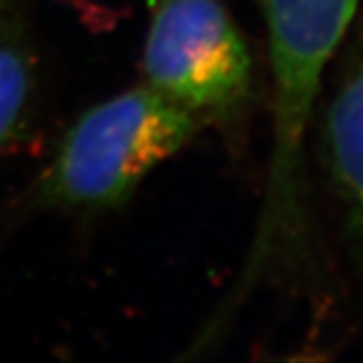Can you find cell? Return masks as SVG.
I'll return each mask as SVG.
<instances>
[{
	"instance_id": "obj_3",
	"label": "cell",
	"mask_w": 363,
	"mask_h": 363,
	"mask_svg": "<svg viewBox=\"0 0 363 363\" xmlns=\"http://www.w3.org/2000/svg\"><path fill=\"white\" fill-rule=\"evenodd\" d=\"M142 69L202 130H236L255 99L252 57L222 0H150Z\"/></svg>"
},
{
	"instance_id": "obj_2",
	"label": "cell",
	"mask_w": 363,
	"mask_h": 363,
	"mask_svg": "<svg viewBox=\"0 0 363 363\" xmlns=\"http://www.w3.org/2000/svg\"><path fill=\"white\" fill-rule=\"evenodd\" d=\"M202 131L194 117L145 83L119 91L67 128L33 182L28 204L63 214L113 210Z\"/></svg>"
},
{
	"instance_id": "obj_4",
	"label": "cell",
	"mask_w": 363,
	"mask_h": 363,
	"mask_svg": "<svg viewBox=\"0 0 363 363\" xmlns=\"http://www.w3.org/2000/svg\"><path fill=\"white\" fill-rule=\"evenodd\" d=\"M325 164L363 245V28L325 109Z\"/></svg>"
},
{
	"instance_id": "obj_5",
	"label": "cell",
	"mask_w": 363,
	"mask_h": 363,
	"mask_svg": "<svg viewBox=\"0 0 363 363\" xmlns=\"http://www.w3.org/2000/svg\"><path fill=\"white\" fill-rule=\"evenodd\" d=\"M39 93L30 0H0V156L28 130Z\"/></svg>"
},
{
	"instance_id": "obj_1",
	"label": "cell",
	"mask_w": 363,
	"mask_h": 363,
	"mask_svg": "<svg viewBox=\"0 0 363 363\" xmlns=\"http://www.w3.org/2000/svg\"><path fill=\"white\" fill-rule=\"evenodd\" d=\"M267 26L274 104L272 147L259 220L240 272L208 317L226 331L238 311L286 260L295 259L307 228L305 138L323 75L347 37L362 0H259Z\"/></svg>"
}]
</instances>
